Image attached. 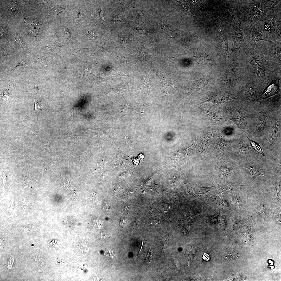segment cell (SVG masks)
Segmentation results:
<instances>
[{
	"instance_id": "cell-1",
	"label": "cell",
	"mask_w": 281,
	"mask_h": 281,
	"mask_svg": "<svg viewBox=\"0 0 281 281\" xmlns=\"http://www.w3.org/2000/svg\"><path fill=\"white\" fill-rule=\"evenodd\" d=\"M280 104L281 94L252 103L247 120L248 131L246 132L250 139L264 144L268 135L271 113Z\"/></svg>"
},
{
	"instance_id": "cell-2",
	"label": "cell",
	"mask_w": 281,
	"mask_h": 281,
	"mask_svg": "<svg viewBox=\"0 0 281 281\" xmlns=\"http://www.w3.org/2000/svg\"><path fill=\"white\" fill-rule=\"evenodd\" d=\"M234 57V62L223 72L221 81L225 87L233 90L237 94L254 73L251 65L240 55Z\"/></svg>"
},
{
	"instance_id": "cell-3",
	"label": "cell",
	"mask_w": 281,
	"mask_h": 281,
	"mask_svg": "<svg viewBox=\"0 0 281 281\" xmlns=\"http://www.w3.org/2000/svg\"><path fill=\"white\" fill-rule=\"evenodd\" d=\"M226 105L223 110L225 119L232 121L239 129L246 132L248 131L247 120L252 102L240 99Z\"/></svg>"
},
{
	"instance_id": "cell-4",
	"label": "cell",
	"mask_w": 281,
	"mask_h": 281,
	"mask_svg": "<svg viewBox=\"0 0 281 281\" xmlns=\"http://www.w3.org/2000/svg\"><path fill=\"white\" fill-rule=\"evenodd\" d=\"M264 48L256 47L248 48L242 52L240 55L252 68L254 73L262 82L264 86L266 84L265 68L269 65L265 58Z\"/></svg>"
},
{
	"instance_id": "cell-5",
	"label": "cell",
	"mask_w": 281,
	"mask_h": 281,
	"mask_svg": "<svg viewBox=\"0 0 281 281\" xmlns=\"http://www.w3.org/2000/svg\"><path fill=\"white\" fill-rule=\"evenodd\" d=\"M261 13L260 0H239L238 20L241 24L255 25Z\"/></svg>"
},
{
	"instance_id": "cell-6",
	"label": "cell",
	"mask_w": 281,
	"mask_h": 281,
	"mask_svg": "<svg viewBox=\"0 0 281 281\" xmlns=\"http://www.w3.org/2000/svg\"><path fill=\"white\" fill-rule=\"evenodd\" d=\"M268 135L264 144L269 150L281 148V109L274 111L270 118Z\"/></svg>"
},
{
	"instance_id": "cell-7",
	"label": "cell",
	"mask_w": 281,
	"mask_h": 281,
	"mask_svg": "<svg viewBox=\"0 0 281 281\" xmlns=\"http://www.w3.org/2000/svg\"><path fill=\"white\" fill-rule=\"evenodd\" d=\"M266 84L261 94L256 100L260 101L281 93V70L265 69Z\"/></svg>"
},
{
	"instance_id": "cell-8",
	"label": "cell",
	"mask_w": 281,
	"mask_h": 281,
	"mask_svg": "<svg viewBox=\"0 0 281 281\" xmlns=\"http://www.w3.org/2000/svg\"><path fill=\"white\" fill-rule=\"evenodd\" d=\"M277 15L276 5L266 16L255 24L263 35L264 41L269 42L276 41L275 27Z\"/></svg>"
},
{
	"instance_id": "cell-9",
	"label": "cell",
	"mask_w": 281,
	"mask_h": 281,
	"mask_svg": "<svg viewBox=\"0 0 281 281\" xmlns=\"http://www.w3.org/2000/svg\"><path fill=\"white\" fill-rule=\"evenodd\" d=\"M264 88L262 82L254 74L237 95L239 99L253 102L260 96Z\"/></svg>"
},
{
	"instance_id": "cell-10",
	"label": "cell",
	"mask_w": 281,
	"mask_h": 281,
	"mask_svg": "<svg viewBox=\"0 0 281 281\" xmlns=\"http://www.w3.org/2000/svg\"><path fill=\"white\" fill-rule=\"evenodd\" d=\"M264 48L265 59L269 64L268 66L274 69H281V41L269 42Z\"/></svg>"
},
{
	"instance_id": "cell-11",
	"label": "cell",
	"mask_w": 281,
	"mask_h": 281,
	"mask_svg": "<svg viewBox=\"0 0 281 281\" xmlns=\"http://www.w3.org/2000/svg\"><path fill=\"white\" fill-rule=\"evenodd\" d=\"M244 40L249 48L254 49L260 41H264L263 36L255 25L241 24Z\"/></svg>"
},
{
	"instance_id": "cell-12",
	"label": "cell",
	"mask_w": 281,
	"mask_h": 281,
	"mask_svg": "<svg viewBox=\"0 0 281 281\" xmlns=\"http://www.w3.org/2000/svg\"><path fill=\"white\" fill-rule=\"evenodd\" d=\"M233 28L234 40L232 50L235 55L249 48L244 40L241 23L238 19L235 21Z\"/></svg>"
},
{
	"instance_id": "cell-13",
	"label": "cell",
	"mask_w": 281,
	"mask_h": 281,
	"mask_svg": "<svg viewBox=\"0 0 281 281\" xmlns=\"http://www.w3.org/2000/svg\"><path fill=\"white\" fill-rule=\"evenodd\" d=\"M215 77L204 75L199 79L190 81L184 87V93L186 97L189 100L196 92L202 90L211 80Z\"/></svg>"
},
{
	"instance_id": "cell-14",
	"label": "cell",
	"mask_w": 281,
	"mask_h": 281,
	"mask_svg": "<svg viewBox=\"0 0 281 281\" xmlns=\"http://www.w3.org/2000/svg\"><path fill=\"white\" fill-rule=\"evenodd\" d=\"M153 71L160 79L163 90L162 101L169 94L173 93H179L180 90L175 86L173 82V79L165 76L157 67H154Z\"/></svg>"
},
{
	"instance_id": "cell-15",
	"label": "cell",
	"mask_w": 281,
	"mask_h": 281,
	"mask_svg": "<svg viewBox=\"0 0 281 281\" xmlns=\"http://www.w3.org/2000/svg\"><path fill=\"white\" fill-rule=\"evenodd\" d=\"M240 167L247 169L250 172L252 177H255L260 175H263L266 176V170L264 169L262 164L257 161L253 160L252 159L246 157H240L239 160Z\"/></svg>"
},
{
	"instance_id": "cell-16",
	"label": "cell",
	"mask_w": 281,
	"mask_h": 281,
	"mask_svg": "<svg viewBox=\"0 0 281 281\" xmlns=\"http://www.w3.org/2000/svg\"><path fill=\"white\" fill-rule=\"evenodd\" d=\"M236 99H239L236 94L221 91L212 93L205 100L199 104L208 102L219 105L229 101Z\"/></svg>"
},
{
	"instance_id": "cell-17",
	"label": "cell",
	"mask_w": 281,
	"mask_h": 281,
	"mask_svg": "<svg viewBox=\"0 0 281 281\" xmlns=\"http://www.w3.org/2000/svg\"><path fill=\"white\" fill-rule=\"evenodd\" d=\"M202 111L206 117L213 124L222 125L226 122V120L219 112L211 110H203Z\"/></svg>"
},
{
	"instance_id": "cell-18",
	"label": "cell",
	"mask_w": 281,
	"mask_h": 281,
	"mask_svg": "<svg viewBox=\"0 0 281 281\" xmlns=\"http://www.w3.org/2000/svg\"><path fill=\"white\" fill-rule=\"evenodd\" d=\"M280 1V0H260L261 15L259 20L266 16L267 12L272 9Z\"/></svg>"
},
{
	"instance_id": "cell-19",
	"label": "cell",
	"mask_w": 281,
	"mask_h": 281,
	"mask_svg": "<svg viewBox=\"0 0 281 281\" xmlns=\"http://www.w3.org/2000/svg\"><path fill=\"white\" fill-rule=\"evenodd\" d=\"M276 6L277 15L276 28V41H281V1Z\"/></svg>"
},
{
	"instance_id": "cell-20",
	"label": "cell",
	"mask_w": 281,
	"mask_h": 281,
	"mask_svg": "<svg viewBox=\"0 0 281 281\" xmlns=\"http://www.w3.org/2000/svg\"><path fill=\"white\" fill-rule=\"evenodd\" d=\"M277 157H275L272 161L271 166L274 171V173L280 174L281 173V152L279 155H277Z\"/></svg>"
},
{
	"instance_id": "cell-21",
	"label": "cell",
	"mask_w": 281,
	"mask_h": 281,
	"mask_svg": "<svg viewBox=\"0 0 281 281\" xmlns=\"http://www.w3.org/2000/svg\"><path fill=\"white\" fill-rule=\"evenodd\" d=\"M198 57L200 63L203 66L209 65L212 62V60L210 57L205 54H199Z\"/></svg>"
},
{
	"instance_id": "cell-22",
	"label": "cell",
	"mask_w": 281,
	"mask_h": 281,
	"mask_svg": "<svg viewBox=\"0 0 281 281\" xmlns=\"http://www.w3.org/2000/svg\"><path fill=\"white\" fill-rule=\"evenodd\" d=\"M230 188L228 185L224 186L216 193L214 199H217L225 195L229 192Z\"/></svg>"
},
{
	"instance_id": "cell-23",
	"label": "cell",
	"mask_w": 281,
	"mask_h": 281,
	"mask_svg": "<svg viewBox=\"0 0 281 281\" xmlns=\"http://www.w3.org/2000/svg\"><path fill=\"white\" fill-rule=\"evenodd\" d=\"M247 138L253 150L258 153L265 156L262 148L260 144L257 142L250 139L247 136Z\"/></svg>"
},
{
	"instance_id": "cell-24",
	"label": "cell",
	"mask_w": 281,
	"mask_h": 281,
	"mask_svg": "<svg viewBox=\"0 0 281 281\" xmlns=\"http://www.w3.org/2000/svg\"><path fill=\"white\" fill-rule=\"evenodd\" d=\"M127 87L123 85H120L111 89L110 92L114 95L122 93L127 90Z\"/></svg>"
},
{
	"instance_id": "cell-25",
	"label": "cell",
	"mask_w": 281,
	"mask_h": 281,
	"mask_svg": "<svg viewBox=\"0 0 281 281\" xmlns=\"http://www.w3.org/2000/svg\"><path fill=\"white\" fill-rule=\"evenodd\" d=\"M211 190L210 188H202L198 187L196 194L198 196H205Z\"/></svg>"
},
{
	"instance_id": "cell-26",
	"label": "cell",
	"mask_w": 281,
	"mask_h": 281,
	"mask_svg": "<svg viewBox=\"0 0 281 281\" xmlns=\"http://www.w3.org/2000/svg\"><path fill=\"white\" fill-rule=\"evenodd\" d=\"M104 256L105 258L108 259H112L115 257L113 251L110 250H107L105 251Z\"/></svg>"
},
{
	"instance_id": "cell-27",
	"label": "cell",
	"mask_w": 281,
	"mask_h": 281,
	"mask_svg": "<svg viewBox=\"0 0 281 281\" xmlns=\"http://www.w3.org/2000/svg\"><path fill=\"white\" fill-rule=\"evenodd\" d=\"M152 258V253L150 249L148 251L147 256L144 259L145 261L149 262L151 260Z\"/></svg>"
},
{
	"instance_id": "cell-28",
	"label": "cell",
	"mask_w": 281,
	"mask_h": 281,
	"mask_svg": "<svg viewBox=\"0 0 281 281\" xmlns=\"http://www.w3.org/2000/svg\"><path fill=\"white\" fill-rule=\"evenodd\" d=\"M113 21L114 23H121L123 21V20L120 17L116 15H114L113 17Z\"/></svg>"
},
{
	"instance_id": "cell-29",
	"label": "cell",
	"mask_w": 281,
	"mask_h": 281,
	"mask_svg": "<svg viewBox=\"0 0 281 281\" xmlns=\"http://www.w3.org/2000/svg\"><path fill=\"white\" fill-rule=\"evenodd\" d=\"M202 258L204 260L208 261L210 259V257L207 253H204L202 256Z\"/></svg>"
},
{
	"instance_id": "cell-30",
	"label": "cell",
	"mask_w": 281,
	"mask_h": 281,
	"mask_svg": "<svg viewBox=\"0 0 281 281\" xmlns=\"http://www.w3.org/2000/svg\"><path fill=\"white\" fill-rule=\"evenodd\" d=\"M81 11H79L77 13V16L76 17L75 19V22L76 23L78 21L79 19V18L81 15Z\"/></svg>"
},
{
	"instance_id": "cell-31",
	"label": "cell",
	"mask_w": 281,
	"mask_h": 281,
	"mask_svg": "<svg viewBox=\"0 0 281 281\" xmlns=\"http://www.w3.org/2000/svg\"><path fill=\"white\" fill-rule=\"evenodd\" d=\"M174 260L175 262V264L177 267L178 269L180 270V266L179 262L177 260H176L175 259Z\"/></svg>"
},
{
	"instance_id": "cell-32",
	"label": "cell",
	"mask_w": 281,
	"mask_h": 281,
	"mask_svg": "<svg viewBox=\"0 0 281 281\" xmlns=\"http://www.w3.org/2000/svg\"><path fill=\"white\" fill-rule=\"evenodd\" d=\"M6 179V175L5 174V175H4L3 176V177L2 178V181H3V182L4 186V185L5 184V183Z\"/></svg>"
},
{
	"instance_id": "cell-33",
	"label": "cell",
	"mask_w": 281,
	"mask_h": 281,
	"mask_svg": "<svg viewBox=\"0 0 281 281\" xmlns=\"http://www.w3.org/2000/svg\"><path fill=\"white\" fill-rule=\"evenodd\" d=\"M100 16L101 17V18H102V21H103V22H105L104 20V17L103 14V13H102L101 10H100Z\"/></svg>"
},
{
	"instance_id": "cell-34",
	"label": "cell",
	"mask_w": 281,
	"mask_h": 281,
	"mask_svg": "<svg viewBox=\"0 0 281 281\" xmlns=\"http://www.w3.org/2000/svg\"><path fill=\"white\" fill-rule=\"evenodd\" d=\"M139 220L138 219L136 220L135 221L133 226V227L134 228H135L137 226V225H138V224L139 223Z\"/></svg>"
}]
</instances>
